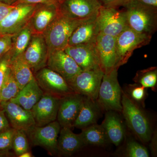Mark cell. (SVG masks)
I'll return each mask as SVG.
<instances>
[{
	"label": "cell",
	"mask_w": 157,
	"mask_h": 157,
	"mask_svg": "<svg viewBox=\"0 0 157 157\" xmlns=\"http://www.w3.org/2000/svg\"><path fill=\"white\" fill-rule=\"evenodd\" d=\"M101 109L97 100L84 96L81 109L73 124V128L82 129L97 124Z\"/></svg>",
	"instance_id": "cell-21"
},
{
	"label": "cell",
	"mask_w": 157,
	"mask_h": 157,
	"mask_svg": "<svg viewBox=\"0 0 157 157\" xmlns=\"http://www.w3.org/2000/svg\"><path fill=\"white\" fill-rule=\"evenodd\" d=\"M46 67L61 75L68 83L82 71L64 50L48 52Z\"/></svg>",
	"instance_id": "cell-13"
},
{
	"label": "cell",
	"mask_w": 157,
	"mask_h": 157,
	"mask_svg": "<svg viewBox=\"0 0 157 157\" xmlns=\"http://www.w3.org/2000/svg\"><path fill=\"white\" fill-rule=\"evenodd\" d=\"M61 127L57 121L44 126H35L26 134L35 146L44 147L51 155L58 152L57 142Z\"/></svg>",
	"instance_id": "cell-10"
},
{
	"label": "cell",
	"mask_w": 157,
	"mask_h": 157,
	"mask_svg": "<svg viewBox=\"0 0 157 157\" xmlns=\"http://www.w3.org/2000/svg\"><path fill=\"white\" fill-rule=\"evenodd\" d=\"M121 112L128 126L144 143L150 141L152 134L148 117L139 105L132 101L122 90Z\"/></svg>",
	"instance_id": "cell-2"
},
{
	"label": "cell",
	"mask_w": 157,
	"mask_h": 157,
	"mask_svg": "<svg viewBox=\"0 0 157 157\" xmlns=\"http://www.w3.org/2000/svg\"><path fill=\"white\" fill-rule=\"evenodd\" d=\"M20 90L9 67L0 90V104L15 98Z\"/></svg>",
	"instance_id": "cell-28"
},
{
	"label": "cell",
	"mask_w": 157,
	"mask_h": 157,
	"mask_svg": "<svg viewBox=\"0 0 157 157\" xmlns=\"http://www.w3.org/2000/svg\"><path fill=\"white\" fill-rule=\"evenodd\" d=\"M104 74L101 68L82 71L68 83L74 93L97 100Z\"/></svg>",
	"instance_id": "cell-7"
},
{
	"label": "cell",
	"mask_w": 157,
	"mask_h": 157,
	"mask_svg": "<svg viewBox=\"0 0 157 157\" xmlns=\"http://www.w3.org/2000/svg\"><path fill=\"white\" fill-rule=\"evenodd\" d=\"M146 88L138 83L129 84L126 88L125 92L130 99L135 104L144 107V101L147 97Z\"/></svg>",
	"instance_id": "cell-30"
},
{
	"label": "cell",
	"mask_w": 157,
	"mask_h": 157,
	"mask_svg": "<svg viewBox=\"0 0 157 157\" xmlns=\"http://www.w3.org/2000/svg\"><path fill=\"white\" fill-rule=\"evenodd\" d=\"M15 5H10L0 2V22L5 19Z\"/></svg>",
	"instance_id": "cell-37"
},
{
	"label": "cell",
	"mask_w": 157,
	"mask_h": 157,
	"mask_svg": "<svg viewBox=\"0 0 157 157\" xmlns=\"http://www.w3.org/2000/svg\"><path fill=\"white\" fill-rule=\"evenodd\" d=\"M10 128L9 121L6 117L4 112L0 111V132Z\"/></svg>",
	"instance_id": "cell-39"
},
{
	"label": "cell",
	"mask_w": 157,
	"mask_h": 157,
	"mask_svg": "<svg viewBox=\"0 0 157 157\" xmlns=\"http://www.w3.org/2000/svg\"><path fill=\"white\" fill-rule=\"evenodd\" d=\"M59 135L57 150L62 154L71 155L86 146L79 134L73 133L70 128H61Z\"/></svg>",
	"instance_id": "cell-23"
},
{
	"label": "cell",
	"mask_w": 157,
	"mask_h": 157,
	"mask_svg": "<svg viewBox=\"0 0 157 157\" xmlns=\"http://www.w3.org/2000/svg\"><path fill=\"white\" fill-rule=\"evenodd\" d=\"M138 1L147 6L157 8V0H138Z\"/></svg>",
	"instance_id": "cell-41"
},
{
	"label": "cell",
	"mask_w": 157,
	"mask_h": 157,
	"mask_svg": "<svg viewBox=\"0 0 157 157\" xmlns=\"http://www.w3.org/2000/svg\"><path fill=\"white\" fill-rule=\"evenodd\" d=\"M22 56L34 73L46 67L48 49L42 34L32 35L29 43Z\"/></svg>",
	"instance_id": "cell-12"
},
{
	"label": "cell",
	"mask_w": 157,
	"mask_h": 157,
	"mask_svg": "<svg viewBox=\"0 0 157 157\" xmlns=\"http://www.w3.org/2000/svg\"><path fill=\"white\" fill-rule=\"evenodd\" d=\"M125 155L129 157H149L147 149L134 140H130L127 143Z\"/></svg>",
	"instance_id": "cell-32"
},
{
	"label": "cell",
	"mask_w": 157,
	"mask_h": 157,
	"mask_svg": "<svg viewBox=\"0 0 157 157\" xmlns=\"http://www.w3.org/2000/svg\"><path fill=\"white\" fill-rule=\"evenodd\" d=\"M115 111H107L102 126L105 130L109 142L118 146L121 143L125 136V128L123 123Z\"/></svg>",
	"instance_id": "cell-22"
},
{
	"label": "cell",
	"mask_w": 157,
	"mask_h": 157,
	"mask_svg": "<svg viewBox=\"0 0 157 157\" xmlns=\"http://www.w3.org/2000/svg\"><path fill=\"white\" fill-rule=\"evenodd\" d=\"M44 93L35 78L20 90L17 95L10 101L16 103L24 109L31 110Z\"/></svg>",
	"instance_id": "cell-24"
},
{
	"label": "cell",
	"mask_w": 157,
	"mask_h": 157,
	"mask_svg": "<svg viewBox=\"0 0 157 157\" xmlns=\"http://www.w3.org/2000/svg\"><path fill=\"white\" fill-rule=\"evenodd\" d=\"M152 37L136 33L128 28L116 37L117 61L115 68L126 63L137 48L148 45Z\"/></svg>",
	"instance_id": "cell-5"
},
{
	"label": "cell",
	"mask_w": 157,
	"mask_h": 157,
	"mask_svg": "<svg viewBox=\"0 0 157 157\" xmlns=\"http://www.w3.org/2000/svg\"><path fill=\"white\" fill-rule=\"evenodd\" d=\"M64 50L73 59L82 71L101 68L95 44L68 45Z\"/></svg>",
	"instance_id": "cell-18"
},
{
	"label": "cell",
	"mask_w": 157,
	"mask_h": 157,
	"mask_svg": "<svg viewBox=\"0 0 157 157\" xmlns=\"http://www.w3.org/2000/svg\"><path fill=\"white\" fill-rule=\"evenodd\" d=\"M100 33L117 37L128 27L124 11L102 6L97 16Z\"/></svg>",
	"instance_id": "cell-8"
},
{
	"label": "cell",
	"mask_w": 157,
	"mask_h": 157,
	"mask_svg": "<svg viewBox=\"0 0 157 157\" xmlns=\"http://www.w3.org/2000/svg\"><path fill=\"white\" fill-rule=\"evenodd\" d=\"M14 35L0 33V58L11 50Z\"/></svg>",
	"instance_id": "cell-34"
},
{
	"label": "cell",
	"mask_w": 157,
	"mask_h": 157,
	"mask_svg": "<svg viewBox=\"0 0 157 157\" xmlns=\"http://www.w3.org/2000/svg\"><path fill=\"white\" fill-rule=\"evenodd\" d=\"M16 130L10 128L0 132V150L12 148V143Z\"/></svg>",
	"instance_id": "cell-33"
},
{
	"label": "cell",
	"mask_w": 157,
	"mask_h": 157,
	"mask_svg": "<svg viewBox=\"0 0 157 157\" xmlns=\"http://www.w3.org/2000/svg\"><path fill=\"white\" fill-rule=\"evenodd\" d=\"M59 14L57 4L45 5L36 9L28 25L33 34H43L54 20Z\"/></svg>",
	"instance_id": "cell-20"
},
{
	"label": "cell",
	"mask_w": 157,
	"mask_h": 157,
	"mask_svg": "<svg viewBox=\"0 0 157 157\" xmlns=\"http://www.w3.org/2000/svg\"><path fill=\"white\" fill-rule=\"evenodd\" d=\"M124 7L129 28L138 33L152 36L157 29V8L138 0H132Z\"/></svg>",
	"instance_id": "cell-1"
},
{
	"label": "cell",
	"mask_w": 157,
	"mask_h": 157,
	"mask_svg": "<svg viewBox=\"0 0 157 157\" xmlns=\"http://www.w3.org/2000/svg\"><path fill=\"white\" fill-rule=\"evenodd\" d=\"M151 140L150 144V149L151 153L153 155H157V132L152 133Z\"/></svg>",
	"instance_id": "cell-40"
},
{
	"label": "cell",
	"mask_w": 157,
	"mask_h": 157,
	"mask_svg": "<svg viewBox=\"0 0 157 157\" xmlns=\"http://www.w3.org/2000/svg\"><path fill=\"white\" fill-rule=\"evenodd\" d=\"M35 77L44 92L60 98L74 93L64 78L47 67L39 70Z\"/></svg>",
	"instance_id": "cell-11"
},
{
	"label": "cell",
	"mask_w": 157,
	"mask_h": 157,
	"mask_svg": "<svg viewBox=\"0 0 157 157\" xmlns=\"http://www.w3.org/2000/svg\"><path fill=\"white\" fill-rule=\"evenodd\" d=\"M102 6L107 7H117L125 6L132 0H99Z\"/></svg>",
	"instance_id": "cell-36"
},
{
	"label": "cell",
	"mask_w": 157,
	"mask_h": 157,
	"mask_svg": "<svg viewBox=\"0 0 157 157\" xmlns=\"http://www.w3.org/2000/svg\"><path fill=\"white\" fill-rule=\"evenodd\" d=\"M56 4L62 15L80 21L97 17L102 6L99 0H57Z\"/></svg>",
	"instance_id": "cell-6"
},
{
	"label": "cell",
	"mask_w": 157,
	"mask_h": 157,
	"mask_svg": "<svg viewBox=\"0 0 157 157\" xmlns=\"http://www.w3.org/2000/svg\"><path fill=\"white\" fill-rule=\"evenodd\" d=\"M32 35L28 25L14 35L12 47L9 52L10 59L22 55L29 43Z\"/></svg>",
	"instance_id": "cell-27"
},
{
	"label": "cell",
	"mask_w": 157,
	"mask_h": 157,
	"mask_svg": "<svg viewBox=\"0 0 157 157\" xmlns=\"http://www.w3.org/2000/svg\"><path fill=\"white\" fill-rule=\"evenodd\" d=\"M133 80L135 83L140 85L145 88H151L155 91L157 83V67H151L139 70Z\"/></svg>",
	"instance_id": "cell-29"
},
{
	"label": "cell",
	"mask_w": 157,
	"mask_h": 157,
	"mask_svg": "<svg viewBox=\"0 0 157 157\" xmlns=\"http://www.w3.org/2000/svg\"><path fill=\"white\" fill-rule=\"evenodd\" d=\"M118 68L104 73L97 101L101 109L121 112L122 90L117 78Z\"/></svg>",
	"instance_id": "cell-4"
},
{
	"label": "cell",
	"mask_w": 157,
	"mask_h": 157,
	"mask_svg": "<svg viewBox=\"0 0 157 157\" xmlns=\"http://www.w3.org/2000/svg\"><path fill=\"white\" fill-rule=\"evenodd\" d=\"M33 155H32V154L31 153L29 152L26 151L25 152L23 153L22 154L19 155V157H33Z\"/></svg>",
	"instance_id": "cell-43"
},
{
	"label": "cell",
	"mask_w": 157,
	"mask_h": 157,
	"mask_svg": "<svg viewBox=\"0 0 157 157\" xmlns=\"http://www.w3.org/2000/svg\"><path fill=\"white\" fill-rule=\"evenodd\" d=\"M95 47L101 69L104 73H109L116 64V37L100 33Z\"/></svg>",
	"instance_id": "cell-16"
},
{
	"label": "cell",
	"mask_w": 157,
	"mask_h": 157,
	"mask_svg": "<svg viewBox=\"0 0 157 157\" xmlns=\"http://www.w3.org/2000/svg\"><path fill=\"white\" fill-rule=\"evenodd\" d=\"M0 105L8 117L12 128L22 130L26 133L36 125L31 110H27L11 101L2 102Z\"/></svg>",
	"instance_id": "cell-17"
},
{
	"label": "cell",
	"mask_w": 157,
	"mask_h": 157,
	"mask_svg": "<svg viewBox=\"0 0 157 157\" xmlns=\"http://www.w3.org/2000/svg\"><path fill=\"white\" fill-rule=\"evenodd\" d=\"M56 3L57 0H17L15 4L16 5L20 4H35V5L41 4L43 5H50V4H56Z\"/></svg>",
	"instance_id": "cell-38"
},
{
	"label": "cell",
	"mask_w": 157,
	"mask_h": 157,
	"mask_svg": "<svg viewBox=\"0 0 157 157\" xmlns=\"http://www.w3.org/2000/svg\"><path fill=\"white\" fill-rule=\"evenodd\" d=\"M82 21L71 19L59 13L42 34L48 47V52L64 50L68 46L73 31Z\"/></svg>",
	"instance_id": "cell-3"
},
{
	"label": "cell",
	"mask_w": 157,
	"mask_h": 157,
	"mask_svg": "<svg viewBox=\"0 0 157 157\" xmlns=\"http://www.w3.org/2000/svg\"><path fill=\"white\" fill-rule=\"evenodd\" d=\"M35 4H20L0 22V33L15 35L28 25L36 9Z\"/></svg>",
	"instance_id": "cell-9"
},
{
	"label": "cell",
	"mask_w": 157,
	"mask_h": 157,
	"mask_svg": "<svg viewBox=\"0 0 157 157\" xmlns=\"http://www.w3.org/2000/svg\"><path fill=\"white\" fill-rule=\"evenodd\" d=\"M99 33L97 17L83 21L73 31L68 46L94 45Z\"/></svg>",
	"instance_id": "cell-19"
},
{
	"label": "cell",
	"mask_w": 157,
	"mask_h": 157,
	"mask_svg": "<svg viewBox=\"0 0 157 157\" xmlns=\"http://www.w3.org/2000/svg\"><path fill=\"white\" fill-rule=\"evenodd\" d=\"M79 134L86 145H105L109 140L107 134L102 125L93 124L82 129Z\"/></svg>",
	"instance_id": "cell-26"
},
{
	"label": "cell",
	"mask_w": 157,
	"mask_h": 157,
	"mask_svg": "<svg viewBox=\"0 0 157 157\" xmlns=\"http://www.w3.org/2000/svg\"><path fill=\"white\" fill-rule=\"evenodd\" d=\"M29 144L26 132L22 130H16L12 143V149L15 154L19 156L23 153L28 151Z\"/></svg>",
	"instance_id": "cell-31"
},
{
	"label": "cell",
	"mask_w": 157,
	"mask_h": 157,
	"mask_svg": "<svg viewBox=\"0 0 157 157\" xmlns=\"http://www.w3.org/2000/svg\"><path fill=\"white\" fill-rule=\"evenodd\" d=\"M10 57L9 52L0 58V90L9 68Z\"/></svg>",
	"instance_id": "cell-35"
},
{
	"label": "cell",
	"mask_w": 157,
	"mask_h": 157,
	"mask_svg": "<svg viewBox=\"0 0 157 157\" xmlns=\"http://www.w3.org/2000/svg\"><path fill=\"white\" fill-rule=\"evenodd\" d=\"M84 98V96L76 93H71L60 98L57 120L61 128H73Z\"/></svg>",
	"instance_id": "cell-14"
},
{
	"label": "cell",
	"mask_w": 157,
	"mask_h": 157,
	"mask_svg": "<svg viewBox=\"0 0 157 157\" xmlns=\"http://www.w3.org/2000/svg\"><path fill=\"white\" fill-rule=\"evenodd\" d=\"M17 0H0V2L10 5H14Z\"/></svg>",
	"instance_id": "cell-42"
},
{
	"label": "cell",
	"mask_w": 157,
	"mask_h": 157,
	"mask_svg": "<svg viewBox=\"0 0 157 157\" xmlns=\"http://www.w3.org/2000/svg\"><path fill=\"white\" fill-rule=\"evenodd\" d=\"M60 98L48 93H44L31 110L36 126H44L56 121Z\"/></svg>",
	"instance_id": "cell-15"
},
{
	"label": "cell",
	"mask_w": 157,
	"mask_h": 157,
	"mask_svg": "<svg viewBox=\"0 0 157 157\" xmlns=\"http://www.w3.org/2000/svg\"><path fill=\"white\" fill-rule=\"evenodd\" d=\"M9 67L20 90L35 79L33 71L22 55L10 59Z\"/></svg>",
	"instance_id": "cell-25"
}]
</instances>
